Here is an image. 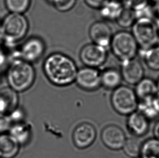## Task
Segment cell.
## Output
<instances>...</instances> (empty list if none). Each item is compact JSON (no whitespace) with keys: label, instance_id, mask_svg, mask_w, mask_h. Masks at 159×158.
<instances>
[{"label":"cell","instance_id":"cell-14","mask_svg":"<svg viewBox=\"0 0 159 158\" xmlns=\"http://www.w3.org/2000/svg\"><path fill=\"white\" fill-rule=\"evenodd\" d=\"M149 121L147 118L137 111L128 116L127 129L132 136L137 138L143 137L148 131Z\"/></svg>","mask_w":159,"mask_h":158},{"label":"cell","instance_id":"cell-15","mask_svg":"<svg viewBox=\"0 0 159 158\" xmlns=\"http://www.w3.org/2000/svg\"><path fill=\"white\" fill-rule=\"evenodd\" d=\"M18 93L9 87L0 88V113L8 114L19 106Z\"/></svg>","mask_w":159,"mask_h":158},{"label":"cell","instance_id":"cell-10","mask_svg":"<svg viewBox=\"0 0 159 158\" xmlns=\"http://www.w3.org/2000/svg\"><path fill=\"white\" fill-rule=\"evenodd\" d=\"M97 130L93 124L84 122L78 124L74 129L72 140L74 145L80 150L90 147L97 138Z\"/></svg>","mask_w":159,"mask_h":158},{"label":"cell","instance_id":"cell-25","mask_svg":"<svg viewBox=\"0 0 159 158\" xmlns=\"http://www.w3.org/2000/svg\"><path fill=\"white\" fill-rule=\"evenodd\" d=\"M136 21L134 11L128 7L125 6L116 22L118 26L123 28L132 27Z\"/></svg>","mask_w":159,"mask_h":158},{"label":"cell","instance_id":"cell-13","mask_svg":"<svg viewBox=\"0 0 159 158\" xmlns=\"http://www.w3.org/2000/svg\"><path fill=\"white\" fill-rule=\"evenodd\" d=\"M120 72L123 80L130 85H136L144 78L143 66L136 58L121 62Z\"/></svg>","mask_w":159,"mask_h":158},{"label":"cell","instance_id":"cell-21","mask_svg":"<svg viewBox=\"0 0 159 158\" xmlns=\"http://www.w3.org/2000/svg\"><path fill=\"white\" fill-rule=\"evenodd\" d=\"M138 53L149 68L153 71H159V46L141 49Z\"/></svg>","mask_w":159,"mask_h":158},{"label":"cell","instance_id":"cell-39","mask_svg":"<svg viewBox=\"0 0 159 158\" xmlns=\"http://www.w3.org/2000/svg\"><path fill=\"white\" fill-rule=\"evenodd\" d=\"M150 1H152L153 2H154V3H159V0H150Z\"/></svg>","mask_w":159,"mask_h":158},{"label":"cell","instance_id":"cell-27","mask_svg":"<svg viewBox=\"0 0 159 158\" xmlns=\"http://www.w3.org/2000/svg\"><path fill=\"white\" fill-rule=\"evenodd\" d=\"M77 0H46L57 11L61 13H66L73 8Z\"/></svg>","mask_w":159,"mask_h":158},{"label":"cell","instance_id":"cell-38","mask_svg":"<svg viewBox=\"0 0 159 158\" xmlns=\"http://www.w3.org/2000/svg\"><path fill=\"white\" fill-rule=\"evenodd\" d=\"M157 89H158V90L159 91V77L158 78V80H157Z\"/></svg>","mask_w":159,"mask_h":158},{"label":"cell","instance_id":"cell-6","mask_svg":"<svg viewBox=\"0 0 159 158\" xmlns=\"http://www.w3.org/2000/svg\"><path fill=\"white\" fill-rule=\"evenodd\" d=\"M141 49L155 46L159 39V29L154 20H137L132 26V33Z\"/></svg>","mask_w":159,"mask_h":158},{"label":"cell","instance_id":"cell-9","mask_svg":"<svg viewBox=\"0 0 159 158\" xmlns=\"http://www.w3.org/2000/svg\"><path fill=\"white\" fill-rule=\"evenodd\" d=\"M75 83L86 92H94L101 87V72L97 68L84 66L78 69Z\"/></svg>","mask_w":159,"mask_h":158},{"label":"cell","instance_id":"cell-35","mask_svg":"<svg viewBox=\"0 0 159 158\" xmlns=\"http://www.w3.org/2000/svg\"><path fill=\"white\" fill-rule=\"evenodd\" d=\"M154 135L155 139L159 140V121L157 122L154 127Z\"/></svg>","mask_w":159,"mask_h":158},{"label":"cell","instance_id":"cell-4","mask_svg":"<svg viewBox=\"0 0 159 158\" xmlns=\"http://www.w3.org/2000/svg\"><path fill=\"white\" fill-rule=\"evenodd\" d=\"M109 48L121 62L135 58L139 51V46L133 35L125 30L113 35Z\"/></svg>","mask_w":159,"mask_h":158},{"label":"cell","instance_id":"cell-41","mask_svg":"<svg viewBox=\"0 0 159 158\" xmlns=\"http://www.w3.org/2000/svg\"><path fill=\"white\" fill-rule=\"evenodd\" d=\"M157 43H158V45H159V39H158V41H157Z\"/></svg>","mask_w":159,"mask_h":158},{"label":"cell","instance_id":"cell-16","mask_svg":"<svg viewBox=\"0 0 159 158\" xmlns=\"http://www.w3.org/2000/svg\"><path fill=\"white\" fill-rule=\"evenodd\" d=\"M9 132L20 145H26L30 142L32 138V125L26 121L13 124Z\"/></svg>","mask_w":159,"mask_h":158},{"label":"cell","instance_id":"cell-19","mask_svg":"<svg viewBox=\"0 0 159 158\" xmlns=\"http://www.w3.org/2000/svg\"><path fill=\"white\" fill-rule=\"evenodd\" d=\"M124 8L118 0H107L99 9V14L106 21H116Z\"/></svg>","mask_w":159,"mask_h":158},{"label":"cell","instance_id":"cell-3","mask_svg":"<svg viewBox=\"0 0 159 158\" xmlns=\"http://www.w3.org/2000/svg\"><path fill=\"white\" fill-rule=\"evenodd\" d=\"M1 23L3 42L9 48L15 46L28 33L29 22L24 14L9 13Z\"/></svg>","mask_w":159,"mask_h":158},{"label":"cell","instance_id":"cell-1","mask_svg":"<svg viewBox=\"0 0 159 158\" xmlns=\"http://www.w3.org/2000/svg\"><path fill=\"white\" fill-rule=\"evenodd\" d=\"M43 70L53 85L65 87L75 82L78 69L72 58L62 53L55 52L45 58Z\"/></svg>","mask_w":159,"mask_h":158},{"label":"cell","instance_id":"cell-2","mask_svg":"<svg viewBox=\"0 0 159 158\" xmlns=\"http://www.w3.org/2000/svg\"><path fill=\"white\" fill-rule=\"evenodd\" d=\"M7 79L9 87L15 92H25L34 83L36 72L32 64L24 60H15L7 71Z\"/></svg>","mask_w":159,"mask_h":158},{"label":"cell","instance_id":"cell-7","mask_svg":"<svg viewBox=\"0 0 159 158\" xmlns=\"http://www.w3.org/2000/svg\"><path fill=\"white\" fill-rule=\"evenodd\" d=\"M107 49L93 43L84 45L80 52L82 64L85 67L93 68L102 66L107 61Z\"/></svg>","mask_w":159,"mask_h":158},{"label":"cell","instance_id":"cell-33","mask_svg":"<svg viewBox=\"0 0 159 158\" xmlns=\"http://www.w3.org/2000/svg\"><path fill=\"white\" fill-rule=\"evenodd\" d=\"M153 106L159 116V91L152 99Z\"/></svg>","mask_w":159,"mask_h":158},{"label":"cell","instance_id":"cell-20","mask_svg":"<svg viewBox=\"0 0 159 158\" xmlns=\"http://www.w3.org/2000/svg\"><path fill=\"white\" fill-rule=\"evenodd\" d=\"M139 100L153 98L158 91L157 82L149 78H143L136 85L134 90Z\"/></svg>","mask_w":159,"mask_h":158},{"label":"cell","instance_id":"cell-18","mask_svg":"<svg viewBox=\"0 0 159 158\" xmlns=\"http://www.w3.org/2000/svg\"><path fill=\"white\" fill-rule=\"evenodd\" d=\"M20 145L9 134H0V158H14L19 152Z\"/></svg>","mask_w":159,"mask_h":158},{"label":"cell","instance_id":"cell-11","mask_svg":"<svg viewBox=\"0 0 159 158\" xmlns=\"http://www.w3.org/2000/svg\"><path fill=\"white\" fill-rule=\"evenodd\" d=\"M104 146L112 151L122 150L127 139L125 131L120 127L111 124L102 129L101 135Z\"/></svg>","mask_w":159,"mask_h":158},{"label":"cell","instance_id":"cell-30","mask_svg":"<svg viewBox=\"0 0 159 158\" xmlns=\"http://www.w3.org/2000/svg\"><path fill=\"white\" fill-rule=\"evenodd\" d=\"M12 125L8 114L0 113V134H4L9 131Z\"/></svg>","mask_w":159,"mask_h":158},{"label":"cell","instance_id":"cell-34","mask_svg":"<svg viewBox=\"0 0 159 158\" xmlns=\"http://www.w3.org/2000/svg\"><path fill=\"white\" fill-rule=\"evenodd\" d=\"M7 61V56L6 54L3 51V50L1 48L0 49V69L1 68L6 64Z\"/></svg>","mask_w":159,"mask_h":158},{"label":"cell","instance_id":"cell-32","mask_svg":"<svg viewBox=\"0 0 159 158\" xmlns=\"http://www.w3.org/2000/svg\"><path fill=\"white\" fill-rule=\"evenodd\" d=\"M85 4L91 8L99 9L107 0H84Z\"/></svg>","mask_w":159,"mask_h":158},{"label":"cell","instance_id":"cell-29","mask_svg":"<svg viewBox=\"0 0 159 158\" xmlns=\"http://www.w3.org/2000/svg\"><path fill=\"white\" fill-rule=\"evenodd\" d=\"M8 115L13 124L25 121V112L24 111V109L22 108L19 106L14 109L13 111L11 112Z\"/></svg>","mask_w":159,"mask_h":158},{"label":"cell","instance_id":"cell-31","mask_svg":"<svg viewBox=\"0 0 159 158\" xmlns=\"http://www.w3.org/2000/svg\"><path fill=\"white\" fill-rule=\"evenodd\" d=\"M149 0H125L123 3L125 6L132 9L134 11L141 8L149 3Z\"/></svg>","mask_w":159,"mask_h":158},{"label":"cell","instance_id":"cell-24","mask_svg":"<svg viewBox=\"0 0 159 158\" xmlns=\"http://www.w3.org/2000/svg\"><path fill=\"white\" fill-rule=\"evenodd\" d=\"M4 3L10 13L24 14L30 8L31 0H4Z\"/></svg>","mask_w":159,"mask_h":158},{"label":"cell","instance_id":"cell-28","mask_svg":"<svg viewBox=\"0 0 159 158\" xmlns=\"http://www.w3.org/2000/svg\"><path fill=\"white\" fill-rule=\"evenodd\" d=\"M134 11L136 20L142 19L153 20L154 16L156 15V11H154L153 7L149 3L141 8Z\"/></svg>","mask_w":159,"mask_h":158},{"label":"cell","instance_id":"cell-23","mask_svg":"<svg viewBox=\"0 0 159 158\" xmlns=\"http://www.w3.org/2000/svg\"><path fill=\"white\" fill-rule=\"evenodd\" d=\"M140 158H159V140L150 139L142 143Z\"/></svg>","mask_w":159,"mask_h":158},{"label":"cell","instance_id":"cell-26","mask_svg":"<svg viewBox=\"0 0 159 158\" xmlns=\"http://www.w3.org/2000/svg\"><path fill=\"white\" fill-rule=\"evenodd\" d=\"M137 111L143 115L149 120L154 119L159 116L153 106L152 99L139 100Z\"/></svg>","mask_w":159,"mask_h":158},{"label":"cell","instance_id":"cell-37","mask_svg":"<svg viewBox=\"0 0 159 158\" xmlns=\"http://www.w3.org/2000/svg\"><path fill=\"white\" fill-rule=\"evenodd\" d=\"M3 42V36H2V27H1V23L0 22V44L2 45Z\"/></svg>","mask_w":159,"mask_h":158},{"label":"cell","instance_id":"cell-40","mask_svg":"<svg viewBox=\"0 0 159 158\" xmlns=\"http://www.w3.org/2000/svg\"><path fill=\"white\" fill-rule=\"evenodd\" d=\"M1 69H0V80H1Z\"/></svg>","mask_w":159,"mask_h":158},{"label":"cell","instance_id":"cell-36","mask_svg":"<svg viewBox=\"0 0 159 158\" xmlns=\"http://www.w3.org/2000/svg\"><path fill=\"white\" fill-rule=\"evenodd\" d=\"M156 16H157V20H156L155 22L157 26V28L159 30V7H157V11H156Z\"/></svg>","mask_w":159,"mask_h":158},{"label":"cell","instance_id":"cell-22","mask_svg":"<svg viewBox=\"0 0 159 158\" xmlns=\"http://www.w3.org/2000/svg\"><path fill=\"white\" fill-rule=\"evenodd\" d=\"M142 143L139 138L131 137L127 138L122 150L127 156L131 158H138L140 156Z\"/></svg>","mask_w":159,"mask_h":158},{"label":"cell","instance_id":"cell-5","mask_svg":"<svg viewBox=\"0 0 159 158\" xmlns=\"http://www.w3.org/2000/svg\"><path fill=\"white\" fill-rule=\"evenodd\" d=\"M111 104L115 111L128 116L138 110L139 99L135 90L128 86L120 85L112 91Z\"/></svg>","mask_w":159,"mask_h":158},{"label":"cell","instance_id":"cell-12","mask_svg":"<svg viewBox=\"0 0 159 158\" xmlns=\"http://www.w3.org/2000/svg\"><path fill=\"white\" fill-rule=\"evenodd\" d=\"M89 35L93 43L108 49L114 34L111 27L107 22L98 21L91 25Z\"/></svg>","mask_w":159,"mask_h":158},{"label":"cell","instance_id":"cell-8","mask_svg":"<svg viewBox=\"0 0 159 158\" xmlns=\"http://www.w3.org/2000/svg\"><path fill=\"white\" fill-rule=\"evenodd\" d=\"M18 50L20 60L32 64L43 56L46 50L45 43L41 38L32 37L26 41Z\"/></svg>","mask_w":159,"mask_h":158},{"label":"cell","instance_id":"cell-17","mask_svg":"<svg viewBox=\"0 0 159 158\" xmlns=\"http://www.w3.org/2000/svg\"><path fill=\"white\" fill-rule=\"evenodd\" d=\"M123 79L120 71L114 68H107L101 72V87L106 90H114L122 85Z\"/></svg>","mask_w":159,"mask_h":158}]
</instances>
